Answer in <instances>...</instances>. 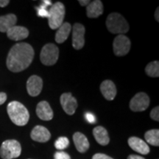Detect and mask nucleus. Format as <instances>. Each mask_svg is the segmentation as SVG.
<instances>
[{
  "label": "nucleus",
  "instance_id": "obj_11",
  "mask_svg": "<svg viewBox=\"0 0 159 159\" xmlns=\"http://www.w3.org/2000/svg\"><path fill=\"white\" fill-rule=\"evenodd\" d=\"M43 89V80L37 75H32L27 82V90L31 97H37Z\"/></svg>",
  "mask_w": 159,
  "mask_h": 159
},
{
  "label": "nucleus",
  "instance_id": "obj_26",
  "mask_svg": "<svg viewBox=\"0 0 159 159\" xmlns=\"http://www.w3.org/2000/svg\"><path fill=\"white\" fill-rule=\"evenodd\" d=\"M54 159H71V157L63 151H58L55 153Z\"/></svg>",
  "mask_w": 159,
  "mask_h": 159
},
{
  "label": "nucleus",
  "instance_id": "obj_28",
  "mask_svg": "<svg viewBox=\"0 0 159 159\" xmlns=\"http://www.w3.org/2000/svg\"><path fill=\"white\" fill-rule=\"evenodd\" d=\"M92 159H114L111 157L107 156V155L103 153H97L93 156Z\"/></svg>",
  "mask_w": 159,
  "mask_h": 159
},
{
  "label": "nucleus",
  "instance_id": "obj_25",
  "mask_svg": "<svg viewBox=\"0 0 159 159\" xmlns=\"http://www.w3.org/2000/svg\"><path fill=\"white\" fill-rule=\"evenodd\" d=\"M38 16L40 17H49V11L47 10V5L42 4L40 7H37Z\"/></svg>",
  "mask_w": 159,
  "mask_h": 159
},
{
  "label": "nucleus",
  "instance_id": "obj_1",
  "mask_svg": "<svg viewBox=\"0 0 159 159\" xmlns=\"http://www.w3.org/2000/svg\"><path fill=\"white\" fill-rule=\"evenodd\" d=\"M34 58V50L27 43H18L10 50L7 57V68L13 72H19L28 68Z\"/></svg>",
  "mask_w": 159,
  "mask_h": 159
},
{
  "label": "nucleus",
  "instance_id": "obj_7",
  "mask_svg": "<svg viewBox=\"0 0 159 159\" xmlns=\"http://www.w3.org/2000/svg\"><path fill=\"white\" fill-rule=\"evenodd\" d=\"M131 43L130 39L125 35H118L113 43L114 53L116 56H125L130 49Z\"/></svg>",
  "mask_w": 159,
  "mask_h": 159
},
{
  "label": "nucleus",
  "instance_id": "obj_17",
  "mask_svg": "<svg viewBox=\"0 0 159 159\" xmlns=\"http://www.w3.org/2000/svg\"><path fill=\"white\" fill-rule=\"evenodd\" d=\"M87 16L89 18H97L103 13V5L100 0L91 2L86 7Z\"/></svg>",
  "mask_w": 159,
  "mask_h": 159
},
{
  "label": "nucleus",
  "instance_id": "obj_29",
  "mask_svg": "<svg viewBox=\"0 0 159 159\" xmlns=\"http://www.w3.org/2000/svg\"><path fill=\"white\" fill-rule=\"evenodd\" d=\"M85 118H86L87 121L90 123H95V122H96V118H95L94 115L91 114V113H86L85 114Z\"/></svg>",
  "mask_w": 159,
  "mask_h": 159
},
{
  "label": "nucleus",
  "instance_id": "obj_21",
  "mask_svg": "<svg viewBox=\"0 0 159 159\" xmlns=\"http://www.w3.org/2000/svg\"><path fill=\"white\" fill-rule=\"evenodd\" d=\"M71 30V25L68 22H64L57 29L55 34V41L57 43H62L66 41Z\"/></svg>",
  "mask_w": 159,
  "mask_h": 159
},
{
  "label": "nucleus",
  "instance_id": "obj_9",
  "mask_svg": "<svg viewBox=\"0 0 159 159\" xmlns=\"http://www.w3.org/2000/svg\"><path fill=\"white\" fill-rule=\"evenodd\" d=\"M85 33L84 26L80 23L75 24L72 28V47L77 50L82 49L85 44Z\"/></svg>",
  "mask_w": 159,
  "mask_h": 159
},
{
  "label": "nucleus",
  "instance_id": "obj_16",
  "mask_svg": "<svg viewBox=\"0 0 159 159\" xmlns=\"http://www.w3.org/2000/svg\"><path fill=\"white\" fill-rule=\"evenodd\" d=\"M7 35L13 41H21L28 37L29 31L25 27L14 26L7 32Z\"/></svg>",
  "mask_w": 159,
  "mask_h": 159
},
{
  "label": "nucleus",
  "instance_id": "obj_4",
  "mask_svg": "<svg viewBox=\"0 0 159 159\" xmlns=\"http://www.w3.org/2000/svg\"><path fill=\"white\" fill-rule=\"evenodd\" d=\"M66 10L63 3L57 2L52 5L49 11L48 24L52 30L58 29L63 23Z\"/></svg>",
  "mask_w": 159,
  "mask_h": 159
},
{
  "label": "nucleus",
  "instance_id": "obj_23",
  "mask_svg": "<svg viewBox=\"0 0 159 159\" xmlns=\"http://www.w3.org/2000/svg\"><path fill=\"white\" fill-rule=\"evenodd\" d=\"M145 72L151 77H159V62L158 61L149 63L145 68Z\"/></svg>",
  "mask_w": 159,
  "mask_h": 159
},
{
  "label": "nucleus",
  "instance_id": "obj_5",
  "mask_svg": "<svg viewBox=\"0 0 159 159\" xmlns=\"http://www.w3.org/2000/svg\"><path fill=\"white\" fill-rule=\"evenodd\" d=\"M21 144L14 139L5 141L0 148V156L2 159L16 158L21 155Z\"/></svg>",
  "mask_w": 159,
  "mask_h": 159
},
{
  "label": "nucleus",
  "instance_id": "obj_12",
  "mask_svg": "<svg viewBox=\"0 0 159 159\" xmlns=\"http://www.w3.org/2000/svg\"><path fill=\"white\" fill-rule=\"evenodd\" d=\"M30 136L33 141L43 143L48 142L50 139L51 134L48 129L46 128L45 127L37 125L31 131Z\"/></svg>",
  "mask_w": 159,
  "mask_h": 159
},
{
  "label": "nucleus",
  "instance_id": "obj_35",
  "mask_svg": "<svg viewBox=\"0 0 159 159\" xmlns=\"http://www.w3.org/2000/svg\"><path fill=\"white\" fill-rule=\"evenodd\" d=\"M43 2L45 5H47V6H49V5L52 6V2L51 1H46V0H45V1H43Z\"/></svg>",
  "mask_w": 159,
  "mask_h": 159
},
{
  "label": "nucleus",
  "instance_id": "obj_22",
  "mask_svg": "<svg viewBox=\"0 0 159 159\" xmlns=\"http://www.w3.org/2000/svg\"><path fill=\"white\" fill-rule=\"evenodd\" d=\"M144 138L148 144L152 146H159V130L158 129L147 131L144 134Z\"/></svg>",
  "mask_w": 159,
  "mask_h": 159
},
{
  "label": "nucleus",
  "instance_id": "obj_2",
  "mask_svg": "<svg viewBox=\"0 0 159 159\" xmlns=\"http://www.w3.org/2000/svg\"><path fill=\"white\" fill-rule=\"evenodd\" d=\"M7 114L13 123L18 126H25L30 119L29 111L21 102L13 101L7 105Z\"/></svg>",
  "mask_w": 159,
  "mask_h": 159
},
{
  "label": "nucleus",
  "instance_id": "obj_13",
  "mask_svg": "<svg viewBox=\"0 0 159 159\" xmlns=\"http://www.w3.org/2000/svg\"><path fill=\"white\" fill-rule=\"evenodd\" d=\"M128 144L133 150L136 151L142 155H147L150 152V148L147 143L142 139L138 137H130L128 139Z\"/></svg>",
  "mask_w": 159,
  "mask_h": 159
},
{
  "label": "nucleus",
  "instance_id": "obj_33",
  "mask_svg": "<svg viewBox=\"0 0 159 159\" xmlns=\"http://www.w3.org/2000/svg\"><path fill=\"white\" fill-rule=\"evenodd\" d=\"M79 3L80 4V5L82 6H87L89 5V3L91 2V1H89V0H85V1H83V0H80Z\"/></svg>",
  "mask_w": 159,
  "mask_h": 159
},
{
  "label": "nucleus",
  "instance_id": "obj_8",
  "mask_svg": "<svg viewBox=\"0 0 159 159\" xmlns=\"http://www.w3.org/2000/svg\"><path fill=\"white\" fill-rule=\"evenodd\" d=\"M150 105V98L146 93L139 92L131 99L130 108L134 112H140L148 109Z\"/></svg>",
  "mask_w": 159,
  "mask_h": 159
},
{
  "label": "nucleus",
  "instance_id": "obj_18",
  "mask_svg": "<svg viewBox=\"0 0 159 159\" xmlns=\"http://www.w3.org/2000/svg\"><path fill=\"white\" fill-rule=\"evenodd\" d=\"M73 141L78 152L83 153L89 150L90 144H89L88 139L82 133H75L73 135Z\"/></svg>",
  "mask_w": 159,
  "mask_h": 159
},
{
  "label": "nucleus",
  "instance_id": "obj_10",
  "mask_svg": "<svg viewBox=\"0 0 159 159\" xmlns=\"http://www.w3.org/2000/svg\"><path fill=\"white\" fill-rule=\"evenodd\" d=\"M60 101L63 111L67 114L71 116L75 114L77 108V102L71 93H63L60 97Z\"/></svg>",
  "mask_w": 159,
  "mask_h": 159
},
{
  "label": "nucleus",
  "instance_id": "obj_30",
  "mask_svg": "<svg viewBox=\"0 0 159 159\" xmlns=\"http://www.w3.org/2000/svg\"><path fill=\"white\" fill-rule=\"evenodd\" d=\"M7 100V94L4 92H0V105L4 104Z\"/></svg>",
  "mask_w": 159,
  "mask_h": 159
},
{
  "label": "nucleus",
  "instance_id": "obj_24",
  "mask_svg": "<svg viewBox=\"0 0 159 159\" xmlns=\"http://www.w3.org/2000/svg\"><path fill=\"white\" fill-rule=\"evenodd\" d=\"M69 141L66 137H60L55 142V147L57 150H63L69 147Z\"/></svg>",
  "mask_w": 159,
  "mask_h": 159
},
{
  "label": "nucleus",
  "instance_id": "obj_27",
  "mask_svg": "<svg viewBox=\"0 0 159 159\" xmlns=\"http://www.w3.org/2000/svg\"><path fill=\"white\" fill-rule=\"evenodd\" d=\"M150 116L151 119H153V120L156 121V122H158L159 121V107L156 106V108H154L151 111Z\"/></svg>",
  "mask_w": 159,
  "mask_h": 159
},
{
  "label": "nucleus",
  "instance_id": "obj_31",
  "mask_svg": "<svg viewBox=\"0 0 159 159\" xmlns=\"http://www.w3.org/2000/svg\"><path fill=\"white\" fill-rule=\"evenodd\" d=\"M10 3V1L8 0H0V7H5Z\"/></svg>",
  "mask_w": 159,
  "mask_h": 159
},
{
  "label": "nucleus",
  "instance_id": "obj_19",
  "mask_svg": "<svg viewBox=\"0 0 159 159\" xmlns=\"http://www.w3.org/2000/svg\"><path fill=\"white\" fill-rule=\"evenodd\" d=\"M17 22V18L16 15L10 13L0 16V32L7 33L11 27L16 26Z\"/></svg>",
  "mask_w": 159,
  "mask_h": 159
},
{
  "label": "nucleus",
  "instance_id": "obj_15",
  "mask_svg": "<svg viewBox=\"0 0 159 159\" xmlns=\"http://www.w3.org/2000/svg\"><path fill=\"white\" fill-rule=\"evenodd\" d=\"M100 91L107 100H113L116 95V85L110 80H104L100 85Z\"/></svg>",
  "mask_w": 159,
  "mask_h": 159
},
{
  "label": "nucleus",
  "instance_id": "obj_14",
  "mask_svg": "<svg viewBox=\"0 0 159 159\" xmlns=\"http://www.w3.org/2000/svg\"><path fill=\"white\" fill-rule=\"evenodd\" d=\"M36 114L40 119L43 121L51 120L54 116L50 105L47 101H41L37 105Z\"/></svg>",
  "mask_w": 159,
  "mask_h": 159
},
{
  "label": "nucleus",
  "instance_id": "obj_6",
  "mask_svg": "<svg viewBox=\"0 0 159 159\" xmlns=\"http://www.w3.org/2000/svg\"><path fill=\"white\" fill-rule=\"evenodd\" d=\"M59 57V49L54 43H47L43 47L40 54L41 63L45 66H52L56 63Z\"/></svg>",
  "mask_w": 159,
  "mask_h": 159
},
{
  "label": "nucleus",
  "instance_id": "obj_20",
  "mask_svg": "<svg viewBox=\"0 0 159 159\" xmlns=\"http://www.w3.org/2000/svg\"><path fill=\"white\" fill-rule=\"evenodd\" d=\"M93 135H94L95 140L97 142L102 146L108 144L110 142L108 131L106 129L102 126H98L94 128L93 130Z\"/></svg>",
  "mask_w": 159,
  "mask_h": 159
},
{
  "label": "nucleus",
  "instance_id": "obj_34",
  "mask_svg": "<svg viewBox=\"0 0 159 159\" xmlns=\"http://www.w3.org/2000/svg\"><path fill=\"white\" fill-rule=\"evenodd\" d=\"M159 8L158 7H157V9H156V12H155V19H156V21H159Z\"/></svg>",
  "mask_w": 159,
  "mask_h": 159
},
{
  "label": "nucleus",
  "instance_id": "obj_32",
  "mask_svg": "<svg viewBox=\"0 0 159 159\" xmlns=\"http://www.w3.org/2000/svg\"><path fill=\"white\" fill-rule=\"evenodd\" d=\"M128 159H145V158H143L142 156H136V155H130V156L128 157Z\"/></svg>",
  "mask_w": 159,
  "mask_h": 159
},
{
  "label": "nucleus",
  "instance_id": "obj_3",
  "mask_svg": "<svg viewBox=\"0 0 159 159\" xmlns=\"http://www.w3.org/2000/svg\"><path fill=\"white\" fill-rule=\"evenodd\" d=\"M106 26L108 31L113 34L123 35L129 30L127 20L118 13H112L108 16Z\"/></svg>",
  "mask_w": 159,
  "mask_h": 159
}]
</instances>
